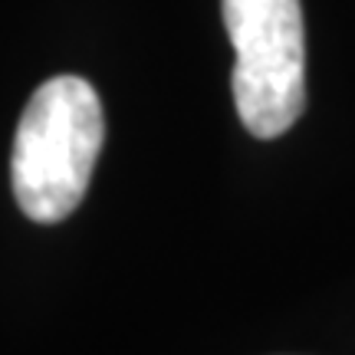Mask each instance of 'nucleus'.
<instances>
[{"mask_svg": "<svg viewBox=\"0 0 355 355\" xmlns=\"http://www.w3.org/2000/svg\"><path fill=\"white\" fill-rule=\"evenodd\" d=\"M105 139L99 92L79 76H53L30 96L13 135L10 184L30 220L56 224L86 198Z\"/></svg>", "mask_w": 355, "mask_h": 355, "instance_id": "f257e3e1", "label": "nucleus"}, {"mask_svg": "<svg viewBox=\"0 0 355 355\" xmlns=\"http://www.w3.org/2000/svg\"><path fill=\"white\" fill-rule=\"evenodd\" d=\"M234 43V102L254 139H279L306 105L300 0H220Z\"/></svg>", "mask_w": 355, "mask_h": 355, "instance_id": "f03ea898", "label": "nucleus"}]
</instances>
